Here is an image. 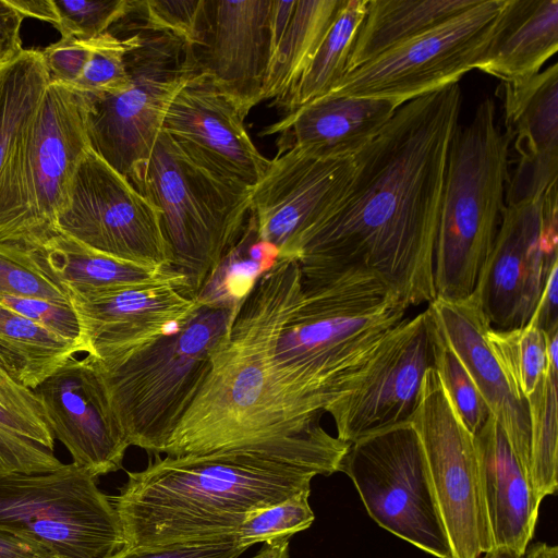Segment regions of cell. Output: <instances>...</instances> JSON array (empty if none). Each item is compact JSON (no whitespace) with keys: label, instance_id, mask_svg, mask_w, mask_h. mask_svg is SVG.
<instances>
[{"label":"cell","instance_id":"cell-1","mask_svg":"<svg viewBox=\"0 0 558 558\" xmlns=\"http://www.w3.org/2000/svg\"><path fill=\"white\" fill-rule=\"evenodd\" d=\"M461 106L452 83L397 109L354 156L345 193L303 241L302 278L364 269L410 306L435 299V244Z\"/></svg>","mask_w":558,"mask_h":558},{"label":"cell","instance_id":"cell-2","mask_svg":"<svg viewBox=\"0 0 558 558\" xmlns=\"http://www.w3.org/2000/svg\"><path fill=\"white\" fill-rule=\"evenodd\" d=\"M302 288L295 259L278 258L240 303L210 353L209 371L179 422L166 456L262 446L344 452L322 412L277 365L276 342Z\"/></svg>","mask_w":558,"mask_h":558},{"label":"cell","instance_id":"cell-3","mask_svg":"<svg viewBox=\"0 0 558 558\" xmlns=\"http://www.w3.org/2000/svg\"><path fill=\"white\" fill-rule=\"evenodd\" d=\"M154 457L144 470L128 472L110 497L123 547L233 535L251 513L311 489L316 475L339 472L341 463L320 452L262 446Z\"/></svg>","mask_w":558,"mask_h":558},{"label":"cell","instance_id":"cell-4","mask_svg":"<svg viewBox=\"0 0 558 558\" xmlns=\"http://www.w3.org/2000/svg\"><path fill=\"white\" fill-rule=\"evenodd\" d=\"M409 306L364 269L302 278L276 362L316 410L328 413L360 386Z\"/></svg>","mask_w":558,"mask_h":558},{"label":"cell","instance_id":"cell-5","mask_svg":"<svg viewBox=\"0 0 558 558\" xmlns=\"http://www.w3.org/2000/svg\"><path fill=\"white\" fill-rule=\"evenodd\" d=\"M509 144L492 98L483 99L472 120L456 129L435 244V299L462 300L476 286L506 205Z\"/></svg>","mask_w":558,"mask_h":558},{"label":"cell","instance_id":"cell-6","mask_svg":"<svg viewBox=\"0 0 558 558\" xmlns=\"http://www.w3.org/2000/svg\"><path fill=\"white\" fill-rule=\"evenodd\" d=\"M235 311L199 307L186 323L112 365L87 355L110 420L129 447L153 454L163 452L199 390L211 350Z\"/></svg>","mask_w":558,"mask_h":558},{"label":"cell","instance_id":"cell-7","mask_svg":"<svg viewBox=\"0 0 558 558\" xmlns=\"http://www.w3.org/2000/svg\"><path fill=\"white\" fill-rule=\"evenodd\" d=\"M90 96L49 82L0 171V241L39 245L57 233L75 173L90 149Z\"/></svg>","mask_w":558,"mask_h":558},{"label":"cell","instance_id":"cell-8","mask_svg":"<svg viewBox=\"0 0 558 558\" xmlns=\"http://www.w3.org/2000/svg\"><path fill=\"white\" fill-rule=\"evenodd\" d=\"M129 180L159 209L171 269L195 300L240 238L252 190L215 174L162 131L148 160Z\"/></svg>","mask_w":558,"mask_h":558},{"label":"cell","instance_id":"cell-9","mask_svg":"<svg viewBox=\"0 0 558 558\" xmlns=\"http://www.w3.org/2000/svg\"><path fill=\"white\" fill-rule=\"evenodd\" d=\"M129 16L118 23L137 33L125 53L131 83L117 95L90 97L87 119L90 148L128 179L148 160L172 98L199 70L194 48Z\"/></svg>","mask_w":558,"mask_h":558},{"label":"cell","instance_id":"cell-10","mask_svg":"<svg viewBox=\"0 0 558 558\" xmlns=\"http://www.w3.org/2000/svg\"><path fill=\"white\" fill-rule=\"evenodd\" d=\"M96 480L74 463L0 476V530L59 558H110L123 548L124 535Z\"/></svg>","mask_w":558,"mask_h":558},{"label":"cell","instance_id":"cell-11","mask_svg":"<svg viewBox=\"0 0 558 558\" xmlns=\"http://www.w3.org/2000/svg\"><path fill=\"white\" fill-rule=\"evenodd\" d=\"M340 471L369 517L436 558H453L418 435L410 421L351 442Z\"/></svg>","mask_w":558,"mask_h":558},{"label":"cell","instance_id":"cell-12","mask_svg":"<svg viewBox=\"0 0 558 558\" xmlns=\"http://www.w3.org/2000/svg\"><path fill=\"white\" fill-rule=\"evenodd\" d=\"M505 0L474 7L347 73L327 94L388 99L399 107L459 80L485 49Z\"/></svg>","mask_w":558,"mask_h":558},{"label":"cell","instance_id":"cell-13","mask_svg":"<svg viewBox=\"0 0 558 558\" xmlns=\"http://www.w3.org/2000/svg\"><path fill=\"white\" fill-rule=\"evenodd\" d=\"M56 230L119 260L171 268L159 209L92 148L75 173Z\"/></svg>","mask_w":558,"mask_h":558},{"label":"cell","instance_id":"cell-14","mask_svg":"<svg viewBox=\"0 0 558 558\" xmlns=\"http://www.w3.org/2000/svg\"><path fill=\"white\" fill-rule=\"evenodd\" d=\"M558 192L505 205L501 222L472 292L490 326H525L558 264Z\"/></svg>","mask_w":558,"mask_h":558},{"label":"cell","instance_id":"cell-15","mask_svg":"<svg viewBox=\"0 0 558 558\" xmlns=\"http://www.w3.org/2000/svg\"><path fill=\"white\" fill-rule=\"evenodd\" d=\"M409 421L422 444L453 558H478L483 526L475 437L458 415L435 367L422 379Z\"/></svg>","mask_w":558,"mask_h":558},{"label":"cell","instance_id":"cell-16","mask_svg":"<svg viewBox=\"0 0 558 558\" xmlns=\"http://www.w3.org/2000/svg\"><path fill=\"white\" fill-rule=\"evenodd\" d=\"M354 168V157H317L299 147L279 150L270 159L252 190L250 214L278 258L296 260L305 238L345 193Z\"/></svg>","mask_w":558,"mask_h":558},{"label":"cell","instance_id":"cell-17","mask_svg":"<svg viewBox=\"0 0 558 558\" xmlns=\"http://www.w3.org/2000/svg\"><path fill=\"white\" fill-rule=\"evenodd\" d=\"M86 355L104 365L119 363L191 319L201 307L184 278L71 294Z\"/></svg>","mask_w":558,"mask_h":558},{"label":"cell","instance_id":"cell-18","mask_svg":"<svg viewBox=\"0 0 558 558\" xmlns=\"http://www.w3.org/2000/svg\"><path fill=\"white\" fill-rule=\"evenodd\" d=\"M434 367L429 311L404 318L384 342L360 386L331 407L337 438L351 444L373 432L408 422L422 379Z\"/></svg>","mask_w":558,"mask_h":558},{"label":"cell","instance_id":"cell-19","mask_svg":"<svg viewBox=\"0 0 558 558\" xmlns=\"http://www.w3.org/2000/svg\"><path fill=\"white\" fill-rule=\"evenodd\" d=\"M244 119L235 104L199 69L172 98L161 131L215 174L253 190L270 159L254 145Z\"/></svg>","mask_w":558,"mask_h":558},{"label":"cell","instance_id":"cell-20","mask_svg":"<svg viewBox=\"0 0 558 558\" xmlns=\"http://www.w3.org/2000/svg\"><path fill=\"white\" fill-rule=\"evenodd\" d=\"M270 9L271 0H204L199 69L244 118L262 102L271 58Z\"/></svg>","mask_w":558,"mask_h":558},{"label":"cell","instance_id":"cell-21","mask_svg":"<svg viewBox=\"0 0 558 558\" xmlns=\"http://www.w3.org/2000/svg\"><path fill=\"white\" fill-rule=\"evenodd\" d=\"M34 392L54 439L71 453L72 463L96 478L122 466L129 445L110 420L87 355L69 360Z\"/></svg>","mask_w":558,"mask_h":558},{"label":"cell","instance_id":"cell-22","mask_svg":"<svg viewBox=\"0 0 558 558\" xmlns=\"http://www.w3.org/2000/svg\"><path fill=\"white\" fill-rule=\"evenodd\" d=\"M504 430L529 475L530 420L526 400L518 392L487 342L492 327L473 294L458 301L434 299L427 306ZM530 478V476H529Z\"/></svg>","mask_w":558,"mask_h":558},{"label":"cell","instance_id":"cell-23","mask_svg":"<svg viewBox=\"0 0 558 558\" xmlns=\"http://www.w3.org/2000/svg\"><path fill=\"white\" fill-rule=\"evenodd\" d=\"M474 437L483 553L495 547H509L524 554L534 537L542 500L492 415Z\"/></svg>","mask_w":558,"mask_h":558},{"label":"cell","instance_id":"cell-24","mask_svg":"<svg viewBox=\"0 0 558 558\" xmlns=\"http://www.w3.org/2000/svg\"><path fill=\"white\" fill-rule=\"evenodd\" d=\"M398 108L388 99L326 94L266 126L262 135L279 134V150L299 147L317 157L349 158L377 136Z\"/></svg>","mask_w":558,"mask_h":558},{"label":"cell","instance_id":"cell-25","mask_svg":"<svg viewBox=\"0 0 558 558\" xmlns=\"http://www.w3.org/2000/svg\"><path fill=\"white\" fill-rule=\"evenodd\" d=\"M558 50V0H505L474 69L501 83L535 75Z\"/></svg>","mask_w":558,"mask_h":558},{"label":"cell","instance_id":"cell-26","mask_svg":"<svg viewBox=\"0 0 558 558\" xmlns=\"http://www.w3.org/2000/svg\"><path fill=\"white\" fill-rule=\"evenodd\" d=\"M506 135L518 165L558 163V64L533 76L501 83Z\"/></svg>","mask_w":558,"mask_h":558},{"label":"cell","instance_id":"cell-27","mask_svg":"<svg viewBox=\"0 0 558 558\" xmlns=\"http://www.w3.org/2000/svg\"><path fill=\"white\" fill-rule=\"evenodd\" d=\"M32 257L39 270L69 295L151 282L179 275L171 268H150L109 257L62 233H56L41 244L32 246Z\"/></svg>","mask_w":558,"mask_h":558},{"label":"cell","instance_id":"cell-28","mask_svg":"<svg viewBox=\"0 0 558 558\" xmlns=\"http://www.w3.org/2000/svg\"><path fill=\"white\" fill-rule=\"evenodd\" d=\"M480 0H368L347 73L474 7ZM345 73V74H347Z\"/></svg>","mask_w":558,"mask_h":558},{"label":"cell","instance_id":"cell-29","mask_svg":"<svg viewBox=\"0 0 558 558\" xmlns=\"http://www.w3.org/2000/svg\"><path fill=\"white\" fill-rule=\"evenodd\" d=\"M343 0H295L289 25L275 48L260 100L279 105L298 84L330 31Z\"/></svg>","mask_w":558,"mask_h":558},{"label":"cell","instance_id":"cell-30","mask_svg":"<svg viewBox=\"0 0 558 558\" xmlns=\"http://www.w3.org/2000/svg\"><path fill=\"white\" fill-rule=\"evenodd\" d=\"M81 352V344L0 303V363L22 386L35 390Z\"/></svg>","mask_w":558,"mask_h":558},{"label":"cell","instance_id":"cell-31","mask_svg":"<svg viewBox=\"0 0 558 558\" xmlns=\"http://www.w3.org/2000/svg\"><path fill=\"white\" fill-rule=\"evenodd\" d=\"M546 335L547 367L535 391L526 398L530 420L529 476L543 500L558 488V329Z\"/></svg>","mask_w":558,"mask_h":558},{"label":"cell","instance_id":"cell-32","mask_svg":"<svg viewBox=\"0 0 558 558\" xmlns=\"http://www.w3.org/2000/svg\"><path fill=\"white\" fill-rule=\"evenodd\" d=\"M278 251L263 241L251 214L234 245L208 277L195 300L203 307L236 310L258 277L277 262Z\"/></svg>","mask_w":558,"mask_h":558},{"label":"cell","instance_id":"cell-33","mask_svg":"<svg viewBox=\"0 0 558 558\" xmlns=\"http://www.w3.org/2000/svg\"><path fill=\"white\" fill-rule=\"evenodd\" d=\"M368 0H343V4L310 66L278 105L290 113L326 95L347 73L355 35L365 17Z\"/></svg>","mask_w":558,"mask_h":558},{"label":"cell","instance_id":"cell-34","mask_svg":"<svg viewBox=\"0 0 558 558\" xmlns=\"http://www.w3.org/2000/svg\"><path fill=\"white\" fill-rule=\"evenodd\" d=\"M49 82L39 49H22L0 69V171Z\"/></svg>","mask_w":558,"mask_h":558},{"label":"cell","instance_id":"cell-35","mask_svg":"<svg viewBox=\"0 0 558 558\" xmlns=\"http://www.w3.org/2000/svg\"><path fill=\"white\" fill-rule=\"evenodd\" d=\"M134 0H33L28 17L51 24L61 37L93 39L132 12Z\"/></svg>","mask_w":558,"mask_h":558},{"label":"cell","instance_id":"cell-36","mask_svg":"<svg viewBox=\"0 0 558 558\" xmlns=\"http://www.w3.org/2000/svg\"><path fill=\"white\" fill-rule=\"evenodd\" d=\"M486 338L510 381L526 400L547 367L545 332L529 322L523 327L507 330L490 327Z\"/></svg>","mask_w":558,"mask_h":558},{"label":"cell","instance_id":"cell-37","mask_svg":"<svg viewBox=\"0 0 558 558\" xmlns=\"http://www.w3.org/2000/svg\"><path fill=\"white\" fill-rule=\"evenodd\" d=\"M136 41L137 33L120 23L94 38L89 60L73 87L93 98L125 90L131 83L125 53Z\"/></svg>","mask_w":558,"mask_h":558},{"label":"cell","instance_id":"cell-38","mask_svg":"<svg viewBox=\"0 0 558 558\" xmlns=\"http://www.w3.org/2000/svg\"><path fill=\"white\" fill-rule=\"evenodd\" d=\"M432 342L434 367L458 415L475 436L490 416V412L465 366L444 337L433 316Z\"/></svg>","mask_w":558,"mask_h":558},{"label":"cell","instance_id":"cell-39","mask_svg":"<svg viewBox=\"0 0 558 558\" xmlns=\"http://www.w3.org/2000/svg\"><path fill=\"white\" fill-rule=\"evenodd\" d=\"M311 489L301 492L280 502L251 513L238 527L235 537L245 548L257 543L291 538L308 529L315 514L310 506Z\"/></svg>","mask_w":558,"mask_h":558},{"label":"cell","instance_id":"cell-40","mask_svg":"<svg viewBox=\"0 0 558 558\" xmlns=\"http://www.w3.org/2000/svg\"><path fill=\"white\" fill-rule=\"evenodd\" d=\"M0 429L50 450L54 437L34 390L19 384L0 363Z\"/></svg>","mask_w":558,"mask_h":558},{"label":"cell","instance_id":"cell-41","mask_svg":"<svg viewBox=\"0 0 558 558\" xmlns=\"http://www.w3.org/2000/svg\"><path fill=\"white\" fill-rule=\"evenodd\" d=\"M0 294L71 303L69 293L36 266L32 246L9 241H0Z\"/></svg>","mask_w":558,"mask_h":558},{"label":"cell","instance_id":"cell-42","mask_svg":"<svg viewBox=\"0 0 558 558\" xmlns=\"http://www.w3.org/2000/svg\"><path fill=\"white\" fill-rule=\"evenodd\" d=\"M129 15L145 28L179 37L196 51L202 46L204 0H134Z\"/></svg>","mask_w":558,"mask_h":558},{"label":"cell","instance_id":"cell-43","mask_svg":"<svg viewBox=\"0 0 558 558\" xmlns=\"http://www.w3.org/2000/svg\"><path fill=\"white\" fill-rule=\"evenodd\" d=\"M0 303L84 348L81 325L71 303L9 294H0Z\"/></svg>","mask_w":558,"mask_h":558},{"label":"cell","instance_id":"cell-44","mask_svg":"<svg viewBox=\"0 0 558 558\" xmlns=\"http://www.w3.org/2000/svg\"><path fill=\"white\" fill-rule=\"evenodd\" d=\"M247 548L235 534L146 547H123L110 558H240Z\"/></svg>","mask_w":558,"mask_h":558},{"label":"cell","instance_id":"cell-45","mask_svg":"<svg viewBox=\"0 0 558 558\" xmlns=\"http://www.w3.org/2000/svg\"><path fill=\"white\" fill-rule=\"evenodd\" d=\"M62 464L53 450L0 429V476L43 473Z\"/></svg>","mask_w":558,"mask_h":558},{"label":"cell","instance_id":"cell-46","mask_svg":"<svg viewBox=\"0 0 558 558\" xmlns=\"http://www.w3.org/2000/svg\"><path fill=\"white\" fill-rule=\"evenodd\" d=\"M94 47V38L61 37L40 49L50 82L73 86L80 78Z\"/></svg>","mask_w":558,"mask_h":558},{"label":"cell","instance_id":"cell-47","mask_svg":"<svg viewBox=\"0 0 558 558\" xmlns=\"http://www.w3.org/2000/svg\"><path fill=\"white\" fill-rule=\"evenodd\" d=\"M24 19L8 0H0V69L23 49L20 31Z\"/></svg>","mask_w":558,"mask_h":558},{"label":"cell","instance_id":"cell-48","mask_svg":"<svg viewBox=\"0 0 558 558\" xmlns=\"http://www.w3.org/2000/svg\"><path fill=\"white\" fill-rule=\"evenodd\" d=\"M558 264L553 267L530 322L545 333L558 329Z\"/></svg>","mask_w":558,"mask_h":558},{"label":"cell","instance_id":"cell-49","mask_svg":"<svg viewBox=\"0 0 558 558\" xmlns=\"http://www.w3.org/2000/svg\"><path fill=\"white\" fill-rule=\"evenodd\" d=\"M0 558H59L45 547L0 530Z\"/></svg>","mask_w":558,"mask_h":558},{"label":"cell","instance_id":"cell-50","mask_svg":"<svg viewBox=\"0 0 558 558\" xmlns=\"http://www.w3.org/2000/svg\"><path fill=\"white\" fill-rule=\"evenodd\" d=\"M295 0H271L270 9V36H271V54L284 34L291 20ZM271 59V58H270Z\"/></svg>","mask_w":558,"mask_h":558},{"label":"cell","instance_id":"cell-51","mask_svg":"<svg viewBox=\"0 0 558 558\" xmlns=\"http://www.w3.org/2000/svg\"><path fill=\"white\" fill-rule=\"evenodd\" d=\"M289 537L264 543L263 547L250 558H289Z\"/></svg>","mask_w":558,"mask_h":558},{"label":"cell","instance_id":"cell-52","mask_svg":"<svg viewBox=\"0 0 558 558\" xmlns=\"http://www.w3.org/2000/svg\"><path fill=\"white\" fill-rule=\"evenodd\" d=\"M525 558H558V547L537 542L526 548Z\"/></svg>","mask_w":558,"mask_h":558},{"label":"cell","instance_id":"cell-53","mask_svg":"<svg viewBox=\"0 0 558 558\" xmlns=\"http://www.w3.org/2000/svg\"><path fill=\"white\" fill-rule=\"evenodd\" d=\"M478 558H525V553H519L509 547H495L484 551Z\"/></svg>","mask_w":558,"mask_h":558},{"label":"cell","instance_id":"cell-54","mask_svg":"<svg viewBox=\"0 0 558 558\" xmlns=\"http://www.w3.org/2000/svg\"><path fill=\"white\" fill-rule=\"evenodd\" d=\"M537 166H557V165H537ZM521 167H532V166H521Z\"/></svg>","mask_w":558,"mask_h":558}]
</instances>
